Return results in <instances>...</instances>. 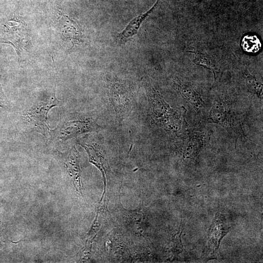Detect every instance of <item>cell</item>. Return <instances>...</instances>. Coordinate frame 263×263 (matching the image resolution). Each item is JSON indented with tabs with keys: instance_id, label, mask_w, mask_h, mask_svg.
Here are the masks:
<instances>
[{
	"instance_id": "cell-1",
	"label": "cell",
	"mask_w": 263,
	"mask_h": 263,
	"mask_svg": "<svg viewBox=\"0 0 263 263\" xmlns=\"http://www.w3.org/2000/svg\"><path fill=\"white\" fill-rule=\"evenodd\" d=\"M99 128L100 126L90 118L74 117L70 114L60 119L56 127L51 129L50 135L56 140L65 141Z\"/></svg>"
},
{
	"instance_id": "cell-2",
	"label": "cell",
	"mask_w": 263,
	"mask_h": 263,
	"mask_svg": "<svg viewBox=\"0 0 263 263\" xmlns=\"http://www.w3.org/2000/svg\"><path fill=\"white\" fill-rule=\"evenodd\" d=\"M55 88L46 96L32 103L25 111V117L28 122L44 136L50 135L51 129L48 123L49 111L53 107L60 105L56 97Z\"/></svg>"
},
{
	"instance_id": "cell-3",
	"label": "cell",
	"mask_w": 263,
	"mask_h": 263,
	"mask_svg": "<svg viewBox=\"0 0 263 263\" xmlns=\"http://www.w3.org/2000/svg\"><path fill=\"white\" fill-rule=\"evenodd\" d=\"M110 98L119 122L126 118L132 109L131 92L124 84L116 83L110 89Z\"/></svg>"
},
{
	"instance_id": "cell-4",
	"label": "cell",
	"mask_w": 263,
	"mask_h": 263,
	"mask_svg": "<svg viewBox=\"0 0 263 263\" xmlns=\"http://www.w3.org/2000/svg\"><path fill=\"white\" fill-rule=\"evenodd\" d=\"M149 97L156 120L171 128V118L175 116L174 110L164 101L159 92L152 87L149 90Z\"/></svg>"
},
{
	"instance_id": "cell-5",
	"label": "cell",
	"mask_w": 263,
	"mask_h": 263,
	"mask_svg": "<svg viewBox=\"0 0 263 263\" xmlns=\"http://www.w3.org/2000/svg\"><path fill=\"white\" fill-rule=\"evenodd\" d=\"M60 156L65 165L68 173L72 177L75 186H79L80 190L81 170L79 166V153L75 147L68 152H59Z\"/></svg>"
},
{
	"instance_id": "cell-6",
	"label": "cell",
	"mask_w": 263,
	"mask_h": 263,
	"mask_svg": "<svg viewBox=\"0 0 263 263\" xmlns=\"http://www.w3.org/2000/svg\"><path fill=\"white\" fill-rule=\"evenodd\" d=\"M85 149L89 156V161L95 165L101 172L105 186L106 185L105 174H106L105 165L107 161L101 147L95 143H79Z\"/></svg>"
},
{
	"instance_id": "cell-7",
	"label": "cell",
	"mask_w": 263,
	"mask_h": 263,
	"mask_svg": "<svg viewBox=\"0 0 263 263\" xmlns=\"http://www.w3.org/2000/svg\"><path fill=\"white\" fill-rule=\"evenodd\" d=\"M174 85L179 93L196 109L204 106L205 103L201 96L189 84L177 79L174 81Z\"/></svg>"
},
{
	"instance_id": "cell-8",
	"label": "cell",
	"mask_w": 263,
	"mask_h": 263,
	"mask_svg": "<svg viewBox=\"0 0 263 263\" xmlns=\"http://www.w3.org/2000/svg\"><path fill=\"white\" fill-rule=\"evenodd\" d=\"M160 0H157L155 4L147 12L133 19L126 28L118 36L121 41L127 40L136 34L146 18L153 10Z\"/></svg>"
},
{
	"instance_id": "cell-9",
	"label": "cell",
	"mask_w": 263,
	"mask_h": 263,
	"mask_svg": "<svg viewBox=\"0 0 263 263\" xmlns=\"http://www.w3.org/2000/svg\"><path fill=\"white\" fill-rule=\"evenodd\" d=\"M209 119L219 124H226L229 118V110L225 103L222 101H216L210 112Z\"/></svg>"
},
{
	"instance_id": "cell-10",
	"label": "cell",
	"mask_w": 263,
	"mask_h": 263,
	"mask_svg": "<svg viewBox=\"0 0 263 263\" xmlns=\"http://www.w3.org/2000/svg\"><path fill=\"white\" fill-rule=\"evenodd\" d=\"M191 52L195 55L194 63L210 70L215 79L219 76L220 69L217 62L212 56L207 53H202L199 51Z\"/></svg>"
},
{
	"instance_id": "cell-11",
	"label": "cell",
	"mask_w": 263,
	"mask_h": 263,
	"mask_svg": "<svg viewBox=\"0 0 263 263\" xmlns=\"http://www.w3.org/2000/svg\"><path fill=\"white\" fill-rule=\"evenodd\" d=\"M245 82L246 87L250 92L254 93L258 97H262V84L259 83L254 76L248 74L246 75Z\"/></svg>"
},
{
	"instance_id": "cell-12",
	"label": "cell",
	"mask_w": 263,
	"mask_h": 263,
	"mask_svg": "<svg viewBox=\"0 0 263 263\" xmlns=\"http://www.w3.org/2000/svg\"><path fill=\"white\" fill-rule=\"evenodd\" d=\"M242 45L245 51L254 52L259 50L260 42L256 36H247L243 38Z\"/></svg>"
},
{
	"instance_id": "cell-13",
	"label": "cell",
	"mask_w": 263,
	"mask_h": 263,
	"mask_svg": "<svg viewBox=\"0 0 263 263\" xmlns=\"http://www.w3.org/2000/svg\"><path fill=\"white\" fill-rule=\"evenodd\" d=\"M0 107L5 108L9 109L10 104L6 96L2 91L0 84Z\"/></svg>"
}]
</instances>
